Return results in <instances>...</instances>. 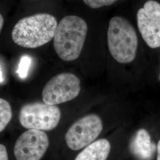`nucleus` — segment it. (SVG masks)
I'll use <instances>...</instances> for the list:
<instances>
[{
    "label": "nucleus",
    "mask_w": 160,
    "mask_h": 160,
    "mask_svg": "<svg viewBox=\"0 0 160 160\" xmlns=\"http://www.w3.org/2000/svg\"><path fill=\"white\" fill-rule=\"evenodd\" d=\"M58 24L56 18L47 13L24 17L14 26L12 39L16 44L23 48H39L54 38Z\"/></svg>",
    "instance_id": "f257e3e1"
},
{
    "label": "nucleus",
    "mask_w": 160,
    "mask_h": 160,
    "mask_svg": "<svg viewBox=\"0 0 160 160\" xmlns=\"http://www.w3.org/2000/svg\"><path fill=\"white\" fill-rule=\"evenodd\" d=\"M88 26L86 21L77 16L63 17L58 24L53 45L58 55L65 61H72L80 57L84 45Z\"/></svg>",
    "instance_id": "f03ea898"
},
{
    "label": "nucleus",
    "mask_w": 160,
    "mask_h": 160,
    "mask_svg": "<svg viewBox=\"0 0 160 160\" xmlns=\"http://www.w3.org/2000/svg\"><path fill=\"white\" fill-rule=\"evenodd\" d=\"M109 51L120 63H130L136 57L138 40L136 31L126 18L112 17L108 31Z\"/></svg>",
    "instance_id": "7ed1b4c3"
},
{
    "label": "nucleus",
    "mask_w": 160,
    "mask_h": 160,
    "mask_svg": "<svg viewBox=\"0 0 160 160\" xmlns=\"http://www.w3.org/2000/svg\"><path fill=\"white\" fill-rule=\"evenodd\" d=\"M61 113L55 105L33 102L23 105L19 112L22 126L29 129L51 131L58 126Z\"/></svg>",
    "instance_id": "20e7f679"
},
{
    "label": "nucleus",
    "mask_w": 160,
    "mask_h": 160,
    "mask_svg": "<svg viewBox=\"0 0 160 160\" xmlns=\"http://www.w3.org/2000/svg\"><path fill=\"white\" fill-rule=\"evenodd\" d=\"M80 91V80L75 75L62 73L46 83L42 91V99L48 104L57 105L74 99Z\"/></svg>",
    "instance_id": "39448f33"
},
{
    "label": "nucleus",
    "mask_w": 160,
    "mask_h": 160,
    "mask_svg": "<svg viewBox=\"0 0 160 160\" xmlns=\"http://www.w3.org/2000/svg\"><path fill=\"white\" fill-rule=\"evenodd\" d=\"M103 129L102 119L96 114H89L75 122L65 135L69 148L77 151L94 142Z\"/></svg>",
    "instance_id": "423d86ee"
},
{
    "label": "nucleus",
    "mask_w": 160,
    "mask_h": 160,
    "mask_svg": "<svg viewBox=\"0 0 160 160\" xmlns=\"http://www.w3.org/2000/svg\"><path fill=\"white\" fill-rule=\"evenodd\" d=\"M137 25L143 40L151 48L160 47V4L147 1L137 14Z\"/></svg>",
    "instance_id": "0eeeda50"
},
{
    "label": "nucleus",
    "mask_w": 160,
    "mask_h": 160,
    "mask_svg": "<svg viewBox=\"0 0 160 160\" xmlns=\"http://www.w3.org/2000/svg\"><path fill=\"white\" fill-rule=\"evenodd\" d=\"M49 145V138L44 132L29 129L18 138L14 155L16 160H41Z\"/></svg>",
    "instance_id": "6e6552de"
},
{
    "label": "nucleus",
    "mask_w": 160,
    "mask_h": 160,
    "mask_svg": "<svg viewBox=\"0 0 160 160\" xmlns=\"http://www.w3.org/2000/svg\"><path fill=\"white\" fill-rule=\"evenodd\" d=\"M132 154L140 160H150L154 154L156 146L151 141L147 131L139 129L132 138L130 143Z\"/></svg>",
    "instance_id": "1a4fd4ad"
},
{
    "label": "nucleus",
    "mask_w": 160,
    "mask_h": 160,
    "mask_svg": "<svg viewBox=\"0 0 160 160\" xmlns=\"http://www.w3.org/2000/svg\"><path fill=\"white\" fill-rule=\"evenodd\" d=\"M110 149V143L107 139H98L87 146L75 160H106Z\"/></svg>",
    "instance_id": "9d476101"
},
{
    "label": "nucleus",
    "mask_w": 160,
    "mask_h": 160,
    "mask_svg": "<svg viewBox=\"0 0 160 160\" xmlns=\"http://www.w3.org/2000/svg\"><path fill=\"white\" fill-rule=\"evenodd\" d=\"M12 113L10 103L0 98V132L4 130L12 119Z\"/></svg>",
    "instance_id": "9b49d317"
},
{
    "label": "nucleus",
    "mask_w": 160,
    "mask_h": 160,
    "mask_svg": "<svg viewBox=\"0 0 160 160\" xmlns=\"http://www.w3.org/2000/svg\"><path fill=\"white\" fill-rule=\"evenodd\" d=\"M31 63L32 59L29 56L26 55L22 57L17 71V74L20 78L24 79L27 77Z\"/></svg>",
    "instance_id": "f8f14e48"
},
{
    "label": "nucleus",
    "mask_w": 160,
    "mask_h": 160,
    "mask_svg": "<svg viewBox=\"0 0 160 160\" xmlns=\"http://www.w3.org/2000/svg\"><path fill=\"white\" fill-rule=\"evenodd\" d=\"M87 6L96 9L104 6H109L113 4L118 0H82Z\"/></svg>",
    "instance_id": "ddd939ff"
},
{
    "label": "nucleus",
    "mask_w": 160,
    "mask_h": 160,
    "mask_svg": "<svg viewBox=\"0 0 160 160\" xmlns=\"http://www.w3.org/2000/svg\"><path fill=\"white\" fill-rule=\"evenodd\" d=\"M0 160H9L7 149L1 143H0Z\"/></svg>",
    "instance_id": "4468645a"
},
{
    "label": "nucleus",
    "mask_w": 160,
    "mask_h": 160,
    "mask_svg": "<svg viewBox=\"0 0 160 160\" xmlns=\"http://www.w3.org/2000/svg\"><path fill=\"white\" fill-rule=\"evenodd\" d=\"M157 160H160V140L157 145Z\"/></svg>",
    "instance_id": "2eb2a0df"
},
{
    "label": "nucleus",
    "mask_w": 160,
    "mask_h": 160,
    "mask_svg": "<svg viewBox=\"0 0 160 160\" xmlns=\"http://www.w3.org/2000/svg\"><path fill=\"white\" fill-rule=\"evenodd\" d=\"M3 24H4V18L2 16V15L0 14V32L3 27Z\"/></svg>",
    "instance_id": "dca6fc26"
},
{
    "label": "nucleus",
    "mask_w": 160,
    "mask_h": 160,
    "mask_svg": "<svg viewBox=\"0 0 160 160\" xmlns=\"http://www.w3.org/2000/svg\"><path fill=\"white\" fill-rule=\"evenodd\" d=\"M3 81H4V79H3V77H2V72L1 69L0 67V82H2Z\"/></svg>",
    "instance_id": "f3484780"
}]
</instances>
